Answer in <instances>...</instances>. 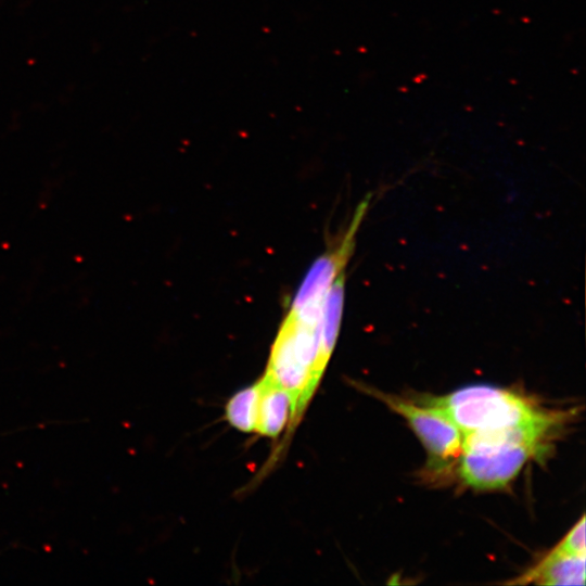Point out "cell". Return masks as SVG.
<instances>
[{
	"mask_svg": "<svg viewBox=\"0 0 586 586\" xmlns=\"http://www.w3.org/2000/svg\"><path fill=\"white\" fill-rule=\"evenodd\" d=\"M366 216L356 207L340 237L309 267L273 340L264 379L285 390L297 424L333 353L343 315L345 269Z\"/></svg>",
	"mask_w": 586,
	"mask_h": 586,
	"instance_id": "6da1fadb",
	"label": "cell"
},
{
	"mask_svg": "<svg viewBox=\"0 0 586 586\" xmlns=\"http://www.w3.org/2000/svg\"><path fill=\"white\" fill-rule=\"evenodd\" d=\"M561 423H538L484 430L462 436L460 475L476 489L510 483L525 462L545 448V440Z\"/></svg>",
	"mask_w": 586,
	"mask_h": 586,
	"instance_id": "7a4b0ae2",
	"label": "cell"
},
{
	"mask_svg": "<svg viewBox=\"0 0 586 586\" xmlns=\"http://www.w3.org/2000/svg\"><path fill=\"white\" fill-rule=\"evenodd\" d=\"M447 416L464 434L521 425L562 422V412L537 407L526 397L491 385H469L425 403Z\"/></svg>",
	"mask_w": 586,
	"mask_h": 586,
	"instance_id": "3957f363",
	"label": "cell"
},
{
	"mask_svg": "<svg viewBox=\"0 0 586 586\" xmlns=\"http://www.w3.org/2000/svg\"><path fill=\"white\" fill-rule=\"evenodd\" d=\"M373 394L407 420L425 447L432 466L442 468L461 454V431L437 408L428 404L417 405L379 391Z\"/></svg>",
	"mask_w": 586,
	"mask_h": 586,
	"instance_id": "277c9868",
	"label": "cell"
},
{
	"mask_svg": "<svg viewBox=\"0 0 586 586\" xmlns=\"http://www.w3.org/2000/svg\"><path fill=\"white\" fill-rule=\"evenodd\" d=\"M258 382L259 400L255 432L267 437H277L290 426L293 403L290 394L264 378Z\"/></svg>",
	"mask_w": 586,
	"mask_h": 586,
	"instance_id": "5b68a950",
	"label": "cell"
},
{
	"mask_svg": "<svg viewBox=\"0 0 586 586\" xmlns=\"http://www.w3.org/2000/svg\"><path fill=\"white\" fill-rule=\"evenodd\" d=\"M536 583L543 585H584L585 557L566 556L555 549L535 568L514 583Z\"/></svg>",
	"mask_w": 586,
	"mask_h": 586,
	"instance_id": "8992f818",
	"label": "cell"
},
{
	"mask_svg": "<svg viewBox=\"0 0 586 586\" xmlns=\"http://www.w3.org/2000/svg\"><path fill=\"white\" fill-rule=\"evenodd\" d=\"M258 400V382L235 393L225 408V416L230 425L241 432H255Z\"/></svg>",
	"mask_w": 586,
	"mask_h": 586,
	"instance_id": "52a82bcc",
	"label": "cell"
},
{
	"mask_svg": "<svg viewBox=\"0 0 586 586\" xmlns=\"http://www.w3.org/2000/svg\"><path fill=\"white\" fill-rule=\"evenodd\" d=\"M557 552L566 556L585 557V517L569 531L560 544L553 548Z\"/></svg>",
	"mask_w": 586,
	"mask_h": 586,
	"instance_id": "ba28073f",
	"label": "cell"
}]
</instances>
